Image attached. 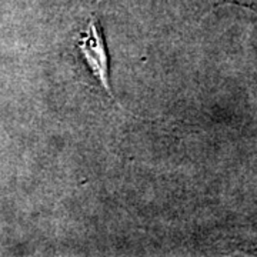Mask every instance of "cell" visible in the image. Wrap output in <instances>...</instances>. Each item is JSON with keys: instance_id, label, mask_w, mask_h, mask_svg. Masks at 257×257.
<instances>
[{"instance_id": "cell-1", "label": "cell", "mask_w": 257, "mask_h": 257, "mask_svg": "<svg viewBox=\"0 0 257 257\" xmlns=\"http://www.w3.org/2000/svg\"><path fill=\"white\" fill-rule=\"evenodd\" d=\"M79 50L82 52L83 59L86 60L87 66L90 67L93 76L100 82L103 89L107 92V94L113 99L110 87V79H109V59H107V50L103 39L99 19L93 16L89 28L80 33Z\"/></svg>"}, {"instance_id": "cell-2", "label": "cell", "mask_w": 257, "mask_h": 257, "mask_svg": "<svg viewBox=\"0 0 257 257\" xmlns=\"http://www.w3.org/2000/svg\"><path fill=\"white\" fill-rule=\"evenodd\" d=\"M230 2H236V3H240V5H244V6L257 10V0H230Z\"/></svg>"}]
</instances>
